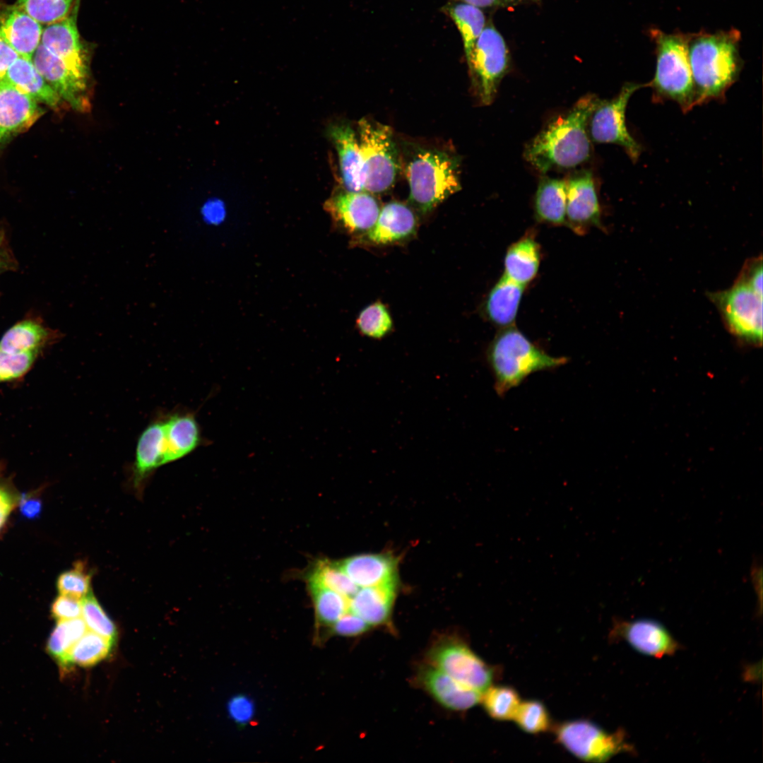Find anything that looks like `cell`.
<instances>
[{
    "label": "cell",
    "mask_w": 763,
    "mask_h": 763,
    "mask_svg": "<svg viewBox=\"0 0 763 763\" xmlns=\"http://www.w3.org/2000/svg\"><path fill=\"white\" fill-rule=\"evenodd\" d=\"M524 289L503 273L483 304L487 320L500 329L514 325Z\"/></svg>",
    "instance_id": "25"
},
{
    "label": "cell",
    "mask_w": 763,
    "mask_h": 763,
    "mask_svg": "<svg viewBox=\"0 0 763 763\" xmlns=\"http://www.w3.org/2000/svg\"><path fill=\"white\" fill-rule=\"evenodd\" d=\"M324 208L338 226L357 236L372 228L380 212L377 200L364 191L336 192L325 202Z\"/></svg>",
    "instance_id": "14"
},
{
    "label": "cell",
    "mask_w": 763,
    "mask_h": 763,
    "mask_svg": "<svg viewBox=\"0 0 763 763\" xmlns=\"http://www.w3.org/2000/svg\"><path fill=\"white\" fill-rule=\"evenodd\" d=\"M418 227L417 218L407 205L391 201L380 209L378 218L370 230L357 236V243L388 245L412 237Z\"/></svg>",
    "instance_id": "19"
},
{
    "label": "cell",
    "mask_w": 763,
    "mask_h": 763,
    "mask_svg": "<svg viewBox=\"0 0 763 763\" xmlns=\"http://www.w3.org/2000/svg\"><path fill=\"white\" fill-rule=\"evenodd\" d=\"M81 1L64 19L43 28L41 44L60 57L78 72L90 78V64L93 48L92 43L81 39L77 17Z\"/></svg>",
    "instance_id": "12"
},
{
    "label": "cell",
    "mask_w": 763,
    "mask_h": 763,
    "mask_svg": "<svg viewBox=\"0 0 763 763\" xmlns=\"http://www.w3.org/2000/svg\"><path fill=\"white\" fill-rule=\"evenodd\" d=\"M80 599L61 594L55 598L51 606L52 616L57 621L71 620L81 617L82 604Z\"/></svg>",
    "instance_id": "44"
},
{
    "label": "cell",
    "mask_w": 763,
    "mask_h": 763,
    "mask_svg": "<svg viewBox=\"0 0 763 763\" xmlns=\"http://www.w3.org/2000/svg\"><path fill=\"white\" fill-rule=\"evenodd\" d=\"M316 628L331 626L349 610V598L331 589L309 586Z\"/></svg>",
    "instance_id": "33"
},
{
    "label": "cell",
    "mask_w": 763,
    "mask_h": 763,
    "mask_svg": "<svg viewBox=\"0 0 763 763\" xmlns=\"http://www.w3.org/2000/svg\"><path fill=\"white\" fill-rule=\"evenodd\" d=\"M61 336L40 319L25 318L8 329L0 339V349L11 353L40 352Z\"/></svg>",
    "instance_id": "26"
},
{
    "label": "cell",
    "mask_w": 763,
    "mask_h": 763,
    "mask_svg": "<svg viewBox=\"0 0 763 763\" xmlns=\"http://www.w3.org/2000/svg\"><path fill=\"white\" fill-rule=\"evenodd\" d=\"M356 324L363 335L377 339L386 336L393 326L389 310L379 301L365 307L359 314Z\"/></svg>",
    "instance_id": "39"
},
{
    "label": "cell",
    "mask_w": 763,
    "mask_h": 763,
    "mask_svg": "<svg viewBox=\"0 0 763 763\" xmlns=\"http://www.w3.org/2000/svg\"><path fill=\"white\" fill-rule=\"evenodd\" d=\"M220 204L215 203H207L203 210V214L208 220L211 222H215L221 219L222 210Z\"/></svg>",
    "instance_id": "50"
},
{
    "label": "cell",
    "mask_w": 763,
    "mask_h": 763,
    "mask_svg": "<svg viewBox=\"0 0 763 763\" xmlns=\"http://www.w3.org/2000/svg\"><path fill=\"white\" fill-rule=\"evenodd\" d=\"M613 634L634 650L654 658L673 655L680 649L679 643L666 627L651 619L617 621Z\"/></svg>",
    "instance_id": "18"
},
{
    "label": "cell",
    "mask_w": 763,
    "mask_h": 763,
    "mask_svg": "<svg viewBox=\"0 0 763 763\" xmlns=\"http://www.w3.org/2000/svg\"><path fill=\"white\" fill-rule=\"evenodd\" d=\"M480 701L487 714L498 721L513 720L521 703L517 692L503 685L490 686Z\"/></svg>",
    "instance_id": "36"
},
{
    "label": "cell",
    "mask_w": 763,
    "mask_h": 763,
    "mask_svg": "<svg viewBox=\"0 0 763 763\" xmlns=\"http://www.w3.org/2000/svg\"><path fill=\"white\" fill-rule=\"evenodd\" d=\"M42 509V503L35 497H22L20 501V511L28 519H35L39 516Z\"/></svg>",
    "instance_id": "48"
},
{
    "label": "cell",
    "mask_w": 763,
    "mask_h": 763,
    "mask_svg": "<svg viewBox=\"0 0 763 763\" xmlns=\"http://www.w3.org/2000/svg\"><path fill=\"white\" fill-rule=\"evenodd\" d=\"M43 114L38 102L8 81H1L0 148L28 130Z\"/></svg>",
    "instance_id": "17"
},
{
    "label": "cell",
    "mask_w": 763,
    "mask_h": 763,
    "mask_svg": "<svg viewBox=\"0 0 763 763\" xmlns=\"http://www.w3.org/2000/svg\"><path fill=\"white\" fill-rule=\"evenodd\" d=\"M419 678L425 690L446 709L465 711L481 700L483 693L461 684L434 666L424 668Z\"/></svg>",
    "instance_id": "23"
},
{
    "label": "cell",
    "mask_w": 763,
    "mask_h": 763,
    "mask_svg": "<svg viewBox=\"0 0 763 763\" xmlns=\"http://www.w3.org/2000/svg\"><path fill=\"white\" fill-rule=\"evenodd\" d=\"M540 262V248L531 236H524L507 249L504 274L523 286H526L536 276Z\"/></svg>",
    "instance_id": "29"
},
{
    "label": "cell",
    "mask_w": 763,
    "mask_h": 763,
    "mask_svg": "<svg viewBox=\"0 0 763 763\" xmlns=\"http://www.w3.org/2000/svg\"><path fill=\"white\" fill-rule=\"evenodd\" d=\"M19 57L18 54L0 36V82L5 79L9 67Z\"/></svg>",
    "instance_id": "47"
},
{
    "label": "cell",
    "mask_w": 763,
    "mask_h": 763,
    "mask_svg": "<svg viewBox=\"0 0 763 763\" xmlns=\"http://www.w3.org/2000/svg\"><path fill=\"white\" fill-rule=\"evenodd\" d=\"M42 31V25L16 5L0 15V36L25 59L32 60Z\"/></svg>",
    "instance_id": "21"
},
{
    "label": "cell",
    "mask_w": 763,
    "mask_h": 763,
    "mask_svg": "<svg viewBox=\"0 0 763 763\" xmlns=\"http://www.w3.org/2000/svg\"><path fill=\"white\" fill-rule=\"evenodd\" d=\"M165 451L164 465L181 459L211 441L202 433L196 411L186 408L162 410Z\"/></svg>",
    "instance_id": "16"
},
{
    "label": "cell",
    "mask_w": 763,
    "mask_h": 763,
    "mask_svg": "<svg viewBox=\"0 0 763 763\" xmlns=\"http://www.w3.org/2000/svg\"><path fill=\"white\" fill-rule=\"evenodd\" d=\"M598 100L593 95L584 96L567 114L551 121L526 145V161L541 173L586 162L591 150L587 126Z\"/></svg>",
    "instance_id": "1"
},
{
    "label": "cell",
    "mask_w": 763,
    "mask_h": 763,
    "mask_svg": "<svg viewBox=\"0 0 763 763\" xmlns=\"http://www.w3.org/2000/svg\"><path fill=\"white\" fill-rule=\"evenodd\" d=\"M641 85L627 83L610 100H598L588 121L590 138L598 143H614L622 146L629 157L636 161L641 146L629 134L625 122V112L632 95Z\"/></svg>",
    "instance_id": "10"
},
{
    "label": "cell",
    "mask_w": 763,
    "mask_h": 763,
    "mask_svg": "<svg viewBox=\"0 0 763 763\" xmlns=\"http://www.w3.org/2000/svg\"><path fill=\"white\" fill-rule=\"evenodd\" d=\"M165 451L164 423L158 411L138 437L131 466L134 485L139 487L160 466L164 465Z\"/></svg>",
    "instance_id": "20"
},
{
    "label": "cell",
    "mask_w": 763,
    "mask_h": 763,
    "mask_svg": "<svg viewBox=\"0 0 763 763\" xmlns=\"http://www.w3.org/2000/svg\"><path fill=\"white\" fill-rule=\"evenodd\" d=\"M329 136L338 155L342 183L345 191H363L362 159L358 137L347 124L331 125Z\"/></svg>",
    "instance_id": "22"
},
{
    "label": "cell",
    "mask_w": 763,
    "mask_h": 763,
    "mask_svg": "<svg viewBox=\"0 0 763 763\" xmlns=\"http://www.w3.org/2000/svg\"><path fill=\"white\" fill-rule=\"evenodd\" d=\"M567 182L543 177L534 199V215L538 222L552 225L566 223Z\"/></svg>",
    "instance_id": "30"
},
{
    "label": "cell",
    "mask_w": 763,
    "mask_h": 763,
    "mask_svg": "<svg viewBox=\"0 0 763 763\" xmlns=\"http://www.w3.org/2000/svg\"><path fill=\"white\" fill-rule=\"evenodd\" d=\"M432 666L461 684L483 693L492 680L491 668L466 644L449 640L436 645L430 652Z\"/></svg>",
    "instance_id": "11"
},
{
    "label": "cell",
    "mask_w": 763,
    "mask_h": 763,
    "mask_svg": "<svg viewBox=\"0 0 763 763\" xmlns=\"http://www.w3.org/2000/svg\"><path fill=\"white\" fill-rule=\"evenodd\" d=\"M397 581L362 587L349 598V610L364 620L370 627L389 620L396 597Z\"/></svg>",
    "instance_id": "27"
},
{
    "label": "cell",
    "mask_w": 763,
    "mask_h": 763,
    "mask_svg": "<svg viewBox=\"0 0 763 763\" xmlns=\"http://www.w3.org/2000/svg\"><path fill=\"white\" fill-rule=\"evenodd\" d=\"M81 604V617L88 629L114 643L118 633L117 627L92 591L82 598Z\"/></svg>",
    "instance_id": "38"
},
{
    "label": "cell",
    "mask_w": 763,
    "mask_h": 763,
    "mask_svg": "<svg viewBox=\"0 0 763 763\" xmlns=\"http://www.w3.org/2000/svg\"><path fill=\"white\" fill-rule=\"evenodd\" d=\"M656 45V71L650 86L658 100L676 102L684 112L695 105L694 90L688 56L689 36L651 31Z\"/></svg>",
    "instance_id": "5"
},
{
    "label": "cell",
    "mask_w": 763,
    "mask_h": 763,
    "mask_svg": "<svg viewBox=\"0 0 763 763\" xmlns=\"http://www.w3.org/2000/svg\"><path fill=\"white\" fill-rule=\"evenodd\" d=\"M466 60L480 102L491 104L510 65L507 45L492 24L486 25Z\"/></svg>",
    "instance_id": "8"
},
{
    "label": "cell",
    "mask_w": 763,
    "mask_h": 763,
    "mask_svg": "<svg viewBox=\"0 0 763 763\" xmlns=\"http://www.w3.org/2000/svg\"><path fill=\"white\" fill-rule=\"evenodd\" d=\"M486 357L499 396L521 384L530 374L554 369L568 362L566 357L546 353L514 325L500 329L487 349Z\"/></svg>",
    "instance_id": "3"
},
{
    "label": "cell",
    "mask_w": 763,
    "mask_h": 763,
    "mask_svg": "<svg viewBox=\"0 0 763 763\" xmlns=\"http://www.w3.org/2000/svg\"><path fill=\"white\" fill-rule=\"evenodd\" d=\"M114 643L88 629L73 645L69 655V667H90L105 659Z\"/></svg>",
    "instance_id": "35"
},
{
    "label": "cell",
    "mask_w": 763,
    "mask_h": 763,
    "mask_svg": "<svg viewBox=\"0 0 763 763\" xmlns=\"http://www.w3.org/2000/svg\"><path fill=\"white\" fill-rule=\"evenodd\" d=\"M5 81L38 102L57 109L61 98L35 66L32 60L19 57L9 67Z\"/></svg>",
    "instance_id": "28"
},
{
    "label": "cell",
    "mask_w": 763,
    "mask_h": 763,
    "mask_svg": "<svg viewBox=\"0 0 763 763\" xmlns=\"http://www.w3.org/2000/svg\"><path fill=\"white\" fill-rule=\"evenodd\" d=\"M17 261L9 247L6 232L0 230V275L6 271H14Z\"/></svg>",
    "instance_id": "45"
},
{
    "label": "cell",
    "mask_w": 763,
    "mask_h": 763,
    "mask_svg": "<svg viewBox=\"0 0 763 763\" xmlns=\"http://www.w3.org/2000/svg\"><path fill=\"white\" fill-rule=\"evenodd\" d=\"M15 502L12 494L5 487L0 485V528L14 507Z\"/></svg>",
    "instance_id": "49"
},
{
    "label": "cell",
    "mask_w": 763,
    "mask_h": 763,
    "mask_svg": "<svg viewBox=\"0 0 763 763\" xmlns=\"http://www.w3.org/2000/svg\"><path fill=\"white\" fill-rule=\"evenodd\" d=\"M409 200L420 212L431 211L461 189L456 157L434 148H417L406 166Z\"/></svg>",
    "instance_id": "4"
},
{
    "label": "cell",
    "mask_w": 763,
    "mask_h": 763,
    "mask_svg": "<svg viewBox=\"0 0 763 763\" xmlns=\"http://www.w3.org/2000/svg\"><path fill=\"white\" fill-rule=\"evenodd\" d=\"M39 353H11L0 349V383L23 377L32 367Z\"/></svg>",
    "instance_id": "42"
},
{
    "label": "cell",
    "mask_w": 763,
    "mask_h": 763,
    "mask_svg": "<svg viewBox=\"0 0 763 763\" xmlns=\"http://www.w3.org/2000/svg\"><path fill=\"white\" fill-rule=\"evenodd\" d=\"M729 330L740 339L761 344L762 341V292L738 278L723 291L708 293Z\"/></svg>",
    "instance_id": "7"
},
{
    "label": "cell",
    "mask_w": 763,
    "mask_h": 763,
    "mask_svg": "<svg viewBox=\"0 0 763 763\" xmlns=\"http://www.w3.org/2000/svg\"><path fill=\"white\" fill-rule=\"evenodd\" d=\"M91 573L85 564L78 561L72 569L59 576L57 581L58 591L62 595L82 599L91 591Z\"/></svg>",
    "instance_id": "41"
},
{
    "label": "cell",
    "mask_w": 763,
    "mask_h": 763,
    "mask_svg": "<svg viewBox=\"0 0 763 763\" xmlns=\"http://www.w3.org/2000/svg\"><path fill=\"white\" fill-rule=\"evenodd\" d=\"M476 6L480 8H490L504 4L502 0H455Z\"/></svg>",
    "instance_id": "51"
},
{
    "label": "cell",
    "mask_w": 763,
    "mask_h": 763,
    "mask_svg": "<svg viewBox=\"0 0 763 763\" xmlns=\"http://www.w3.org/2000/svg\"><path fill=\"white\" fill-rule=\"evenodd\" d=\"M502 1L504 2V3H517V2L524 1H539V0H502Z\"/></svg>",
    "instance_id": "52"
},
{
    "label": "cell",
    "mask_w": 763,
    "mask_h": 763,
    "mask_svg": "<svg viewBox=\"0 0 763 763\" xmlns=\"http://www.w3.org/2000/svg\"><path fill=\"white\" fill-rule=\"evenodd\" d=\"M567 182L566 223L582 235L593 226L601 227V210L592 174L582 171Z\"/></svg>",
    "instance_id": "15"
},
{
    "label": "cell",
    "mask_w": 763,
    "mask_h": 763,
    "mask_svg": "<svg viewBox=\"0 0 763 763\" xmlns=\"http://www.w3.org/2000/svg\"><path fill=\"white\" fill-rule=\"evenodd\" d=\"M87 631L81 617L57 621L47 641L46 650L62 670L69 668V653Z\"/></svg>",
    "instance_id": "31"
},
{
    "label": "cell",
    "mask_w": 763,
    "mask_h": 763,
    "mask_svg": "<svg viewBox=\"0 0 763 763\" xmlns=\"http://www.w3.org/2000/svg\"><path fill=\"white\" fill-rule=\"evenodd\" d=\"M736 30L689 36L688 56L695 105L722 97L740 71Z\"/></svg>",
    "instance_id": "2"
},
{
    "label": "cell",
    "mask_w": 763,
    "mask_h": 763,
    "mask_svg": "<svg viewBox=\"0 0 763 763\" xmlns=\"http://www.w3.org/2000/svg\"><path fill=\"white\" fill-rule=\"evenodd\" d=\"M32 61L61 100L78 111H84L89 107L87 91L90 78L81 74L41 43Z\"/></svg>",
    "instance_id": "13"
},
{
    "label": "cell",
    "mask_w": 763,
    "mask_h": 763,
    "mask_svg": "<svg viewBox=\"0 0 763 763\" xmlns=\"http://www.w3.org/2000/svg\"><path fill=\"white\" fill-rule=\"evenodd\" d=\"M445 11L460 32L467 58L486 26L485 16L481 8L459 1L448 4Z\"/></svg>",
    "instance_id": "32"
},
{
    "label": "cell",
    "mask_w": 763,
    "mask_h": 763,
    "mask_svg": "<svg viewBox=\"0 0 763 763\" xmlns=\"http://www.w3.org/2000/svg\"><path fill=\"white\" fill-rule=\"evenodd\" d=\"M370 626L360 617L348 610L330 627L331 634L353 637L366 632Z\"/></svg>",
    "instance_id": "43"
},
{
    "label": "cell",
    "mask_w": 763,
    "mask_h": 763,
    "mask_svg": "<svg viewBox=\"0 0 763 763\" xmlns=\"http://www.w3.org/2000/svg\"><path fill=\"white\" fill-rule=\"evenodd\" d=\"M360 588L397 581V560L389 554H363L338 562Z\"/></svg>",
    "instance_id": "24"
},
{
    "label": "cell",
    "mask_w": 763,
    "mask_h": 763,
    "mask_svg": "<svg viewBox=\"0 0 763 763\" xmlns=\"http://www.w3.org/2000/svg\"><path fill=\"white\" fill-rule=\"evenodd\" d=\"M555 734L568 752L588 762H604L619 753L633 752L622 731L608 733L585 719L564 721L556 726Z\"/></svg>",
    "instance_id": "9"
},
{
    "label": "cell",
    "mask_w": 763,
    "mask_h": 763,
    "mask_svg": "<svg viewBox=\"0 0 763 763\" xmlns=\"http://www.w3.org/2000/svg\"><path fill=\"white\" fill-rule=\"evenodd\" d=\"M358 141L362 159L363 191L381 194L394 184L399 159L391 129L362 118L357 124Z\"/></svg>",
    "instance_id": "6"
},
{
    "label": "cell",
    "mask_w": 763,
    "mask_h": 763,
    "mask_svg": "<svg viewBox=\"0 0 763 763\" xmlns=\"http://www.w3.org/2000/svg\"><path fill=\"white\" fill-rule=\"evenodd\" d=\"M81 0H18L16 6L42 25L66 18Z\"/></svg>",
    "instance_id": "37"
},
{
    "label": "cell",
    "mask_w": 763,
    "mask_h": 763,
    "mask_svg": "<svg viewBox=\"0 0 763 763\" xmlns=\"http://www.w3.org/2000/svg\"><path fill=\"white\" fill-rule=\"evenodd\" d=\"M309 586L323 587L351 598L360 588L341 569L338 562L320 560L308 577Z\"/></svg>",
    "instance_id": "34"
},
{
    "label": "cell",
    "mask_w": 763,
    "mask_h": 763,
    "mask_svg": "<svg viewBox=\"0 0 763 763\" xmlns=\"http://www.w3.org/2000/svg\"><path fill=\"white\" fill-rule=\"evenodd\" d=\"M513 720L520 729L531 734L545 732L551 724L546 706L538 700L521 702Z\"/></svg>",
    "instance_id": "40"
},
{
    "label": "cell",
    "mask_w": 763,
    "mask_h": 763,
    "mask_svg": "<svg viewBox=\"0 0 763 763\" xmlns=\"http://www.w3.org/2000/svg\"><path fill=\"white\" fill-rule=\"evenodd\" d=\"M252 705L250 702L243 697L233 699L230 704L231 716L238 723H245L249 720L252 714Z\"/></svg>",
    "instance_id": "46"
}]
</instances>
